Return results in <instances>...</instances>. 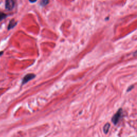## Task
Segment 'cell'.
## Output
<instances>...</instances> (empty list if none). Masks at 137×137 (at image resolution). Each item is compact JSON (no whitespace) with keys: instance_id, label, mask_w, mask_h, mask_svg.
<instances>
[{"instance_id":"obj_3","label":"cell","mask_w":137,"mask_h":137,"mask_svg":"<svg viewBox=\"0 0 137 137\" xmlns=\"http://www.w3.org/2000/svg\"><path fill=\"white\" fill-rule=\"evenodd\" d=\"M14 6V2L13 0H6V9L8 10H12Z\"/></svg>"},{"instance_id":"obj_8","label":"cell","mask_w":137,"mask_h":137,"mask_svg":"<svg viewBox=\"0 0 137 137\" xmlns=\"http://www.w3.org/2000/svg\"><path fill=\"white\" fill-rule=\"evenodd\" d=\"M133 86H130L129 89H128V90H127V92H128V91H131L132 89H133Z\"/></svg>"},{"instance_id":"obj_9","label":"cell","mask_w":137,"mask_h":137,"mask_svg":"<svg viewBox=\"0 0 137 137\" xmlns=\"http://www.w3.org/2000/svg\"><path fill=\"white\" fill-rule=\"evenodd\" d=\"M29 1L32 3H34V2H36L37 0H29Z\"/></svg>"},{"instance_id":"obj_7","label":"cell","mask_w":137,"mask_h":137,"mask_svg":"<svg viewBox=\"0 0 137 137\" xmlns=\"http://www.w3.org/2000/svg\"><path fill=\"white\" fill-rule=\"evenodd\" d=\"M6 16H7V15L6 14H4V13L0 12V21L3 19L4 18H5Z\"/></svg>"},{"instance_id":"obj_1","label":"cell","mask_w":137,"mask_h":137,"mask_svg":"<svg viewBox=\"0 0 137 137\" xmlns=\"http://www.w3.org/2000/svg\"><path fill=\"white\" fill-rule=\"evenodd\" d=\"M123 115V110L122 108L119 109V110L117 111V112L114 115V116L112 118L111 121L114 124L116 125L119 121L120 119L122 117Z\"/></svg>"},{"instance_id":"obj_4","label":"cell","mask_w":137,"mask_h":137,"mask_svg":"<svg viewBox=\"0 0 137 137\" xmlns=\"http://www.w3.org/2000/svg\"><path fill=\"white\" fill-rule=\"evenodd\" d=\"M110 125L109 123H107L105 125V126H104V129H103V130H104V132L105 134H107L108 131H109V130L110 129Z\"/></svg>"},{"instance_id":"obj_5","label":"cell","mask_w":137,"mask_h":137,"mask_svg":"<svg viewBox=\"0 0 137 137\" xmlns=\"http://www.w3.org/2000/svg\"><path fill=\"white\" fill-rule=\"evenodd\" d=\"M16 25V23H15V22L14 21V20H12L11 21H10V24L9 25V27H8V29H10L13 28V27L15 26V25Z\"/></svg>"},{"instance_id":"obj_10","label":"cell","mask_w":137,"mask_h":137,"mask_svg":"<svg viewBox=\"0 0 137 137\" xmlns=\"http://www.w3.org/2000/svg\"><path fill=\"white\" fill-rule=\"evenodd\" d=\"M133 56H137V50H136L135 52L133 53Z\"/></svg>"},{"instance_id":"obj_2","label":"cell","mask_w":137,"mask_h":137,"mask_svg":"<svg viewBox=\"0 0 137 137\" xmlns=\"http://www.w3.org/2000/svg\"><path fill=\"white\" fill-rule=\"evenodd\" d=\"M36 77V75L34 74H27L26 75L23 79L22 80V85H24L25 84H26L27 82L30 81V80H32L33 79H34V78Z\"/></svg>"},{"instance_id":"obj_11","label":"cell","mask_w":137,"mask_h":137,"mask_svg":"<svg viewBox=\"0 0 137 137\" xmlns=\"http://www.w3.org/2000/svg\"><path fill=\"white\" fill-rule=\"evenodd\" d=\"M3 51H1V52H0V56H1L2 54H3Z\"/></svg>"},{"instance_id":"obj_6","label":"cell","mask_w":137,"mask_h":137,"mask_svg":"<svg viewBox=\"0 0 137 137\" xmlns=\"http://www.w3.org/2000/svg\"><path fill=\"white\" fill-rule=\"evenodd\" d=\"M49 3L48 0H42L40 2V5L42 6H45Z\"/></svg>"}]
</instances>
